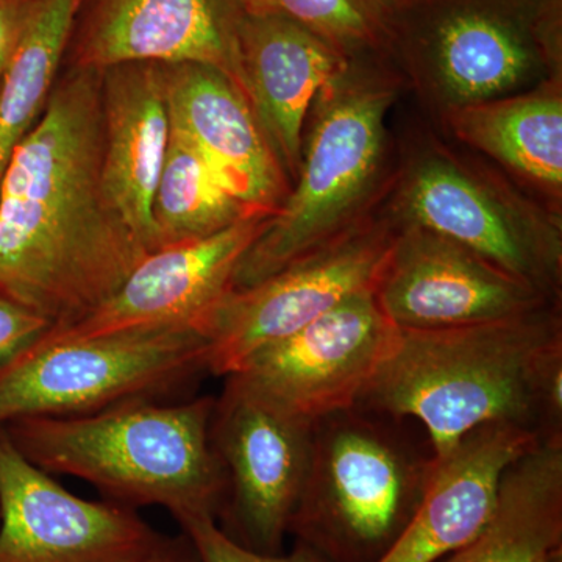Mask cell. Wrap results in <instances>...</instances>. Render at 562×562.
<instances>
[{"mask_svg":"<svg viewBox=\"0 0 562 562\" xmlns=\"http://www.w3.org/2000/svg\"><path fill=\"white\" fill-rule=\"evenodd\" d=\"M254 214L268 213L247 209L225 190L198 151L171 128L151 203L158 249L206 238Z\"/></svg>","mask_w":562,"mask_h":562,"instance_id":"cell-23","label":"cell"},{"mask_svg":"<svg viewBox=\"0 0 562 562\" xmlns=\"http://www.w3.org/2000/svg\"><path fill=\"white\" fill-rule=\"evenodd\" d=\"M52 325L38 314L0 297V364L50 330Z\"/></svg>","mask_w":562,"mask_h":562,"instance_id":"cell-26","label":"cell"},{"mask_svg":"<svg viewBox=\"0 0 562 562\" xmlns=\"http://www.w3.org/2000/svg\"><path fill=\"white\" fill-rule=\"evenodd\" d=\"M139 562H201L194 546L184 532L176 538L162 536L154 550Z\"/></svg>","mask_w":562,"mask_h":562,"instance_id":"cell-28","label":"cell"},{"mask_svg":"<svg viewBox=\"0 0 562 562\" xmlns=\"http://www.w3.org/2000/svg\"><path fill=\"white\" fill-rule=\"evenodd\" d=\"M161 538L136 509L66 491L0 428V562H139Z\"/></svg>","mask_w":562,"mask_h":562,"instance_id":"cell-12","label":"cell"},{"mask_svg":"<svg viewBox=\"0 0 562 562\" xmlns=\"http://www.w3.org/2000/svg\"><path fill=\"white\" fill-rule=\"evenodd\" d=\"M438 562H562V441L514 461L483 530Z\"/></svg>","mask_w":562,"mask_h":562,"instance_id":"cell-21","label":"cell"},{"mask_svg":"<svg viewBox=\"0 0 562 562\" xmlns=\"http://www.w3.org/2000/svg\"><path fill=\"white\" fill-rule=\"evenodd\" d=\"M33 7L35 0H0V80L20 46Z\"/></svg>","mask_w":562,"mask_h":562,"instance_id":"cell-27","label":"cell"},{"mask_svg":"<svg viewBox=\"0 0 562 562\" xmlns=\"http://www.w3.org/2000/svg\"><path fill=\"white\" fill-rule=\"evenodd\" d=\"M179 524L181 532L188 536L201 562H328L301 542H295L294 550L290 553L254 552L233 541L216 519L205 514L184 517Z\"/></svg>","mask_w":562,"mask_h":562,"instance_id":"cell-25","label":"cell"},{"mask_svg":"<svg viewBox=\"0 0 562 562\" xmlns=\"http://www.w3.org/2000/svg\"><path fill=\"white\" fill-rule=\"evenodd\" d=\"M387 55L439 121L562 79V0H394Z\"/></svg>","mask_w":562,"mask_h":562,"instance_id":"cell-5","label":"cell"},{"mask_svg":"<svg viewBox=\"0 0 562 562\" xmlns=\"http://www.w3.org/2000/svg\"><path fill=\"white\" fill-rule=\"evenodd\" d=\"M541 442L513 425H487L465 436L435 464L424 501L379 562H438L472 541L491 519L503 476Z\"/></svg>","mask_w":562,"mask_h":562,"instance_id":"cell-17","label":"cell"},{"mask_svg":"<svg viewBox=\"0 0 562 562\" xmlns=\"http://www.w3.org/2000/svg\"><path fill=\"white\" fill-rule=\"evenodd\" d=\"M117 403L70 417H29L7 425L11 442L47 473L92 484L127 508L160 506L173 519H217L227 492L211 439L216 398L161 405Z\"/></svg>","mask_w":562,"mask_h":562,"instance_id":"cell-4","label":"cell"},{"mask_svg":"<svg viewBox=\"0 0 562 562\" xmlns=\"http://www.w3.org/2000/svg\"><path fill=\"white\" fill-rule=\"evenodd\" d=\"M147 254L103 187L101 72L65 66L0 179V297L69 327Z\"/></svg>","mask_w":562,"mask_h":562,"instance_id":"cell-1","label":"cell"},{"mask_svg":"<svg viewBox=\"0 0 562 562\" xmlns=\"http://www.w3.org/2000/svg\"><path fill=\"white\" fill-rule=\"evenodd\" d=\"M358 406L419 422L436 461L487 425L562 441L561 306L443 330H398Z\"/></svg>","mask_w":562,"mask_h":562,"instance_id":"cell-2","label":"cell"},{"mask_svg":"<svg viewBox=\"0 0 562 562\" xmlns=\"http://www.w3.org/2000/svg\"><path fill=\"white\" fill-rule=\"evenodd\" d=\"M247 14L297 22L351 58L386 57L394 0H243Z\"/></svg>","mask_w":562,"mask_h":562,"instance_id":"cell-24","label":"cell"},{"mask_svg":"<svg viewBox=\"0 0 562 562\" xmlns=\"http://www.w3.org/2000/svg\"><path fill=\"white\" fill-rule=\"evenodd\" d=\"M160 66L172 131L247 209L276 213L291 181L244 92L211 66Z\"/></svg>","mask_w":562,"mask_h":562,"instance_id":"cell-16","label":"cell"},{"mask_svg":"<svg viewBox=\"0 0 562 562\" xmlns=\"http://www.w3.org/2000/svg\"><path fill=\"white\" fill-rule=\"evenodd\" d=\"M211 439L227 479L220 527L254 552L281 553L308 475L313 424L227 379Z\"/></svg>","mask_w":562,"mask_h":562,"instance_id":"cell-10","label":"cell"},{"mask_svg":"<svg viewBox=\"0 0 562 562\" xmlns=\"http://www.w3.org/2000/svg\"><path fill=\"white\" fill-rule=\"evenodd\" d=\"M373 295L398 330H443L561 305L471 250L412 225H397Z\"/></svg>","mask_w":562,"mask_h":562,"instance_id":"cell-14","label":"cell"},{"mask_svg":"<svg viewBox=\"0 0 562 562\" xmlns=\"http://www.w3.org/2000/svg\"><path fill=\"white\" fill-rule=\"evenodd\" d=\"M271 214H254L225 231L147 254L120 290L69 327L50 328L44 341H70L146 328L192 327L233 290L244 255Z\"/></svg>","mask_w":562,"mask_h":562,"instance_id":"cell-15","label":"cell"},{"mask_svg":"<svg viewBox=\"0 0 562 562\" xmlns=\"http://www.w3.org/2000/svg\"><path fill=\"white\" fill-rule=\"evenodd\" d=\"M395 235L397 224L380 206L335 243L251 286L228 291L199 328L206 341V371L232 375L257 351L351 295L375 290Z\"/></svg>","mask_w":562,"mask_h":562,"instance_id":"cell-9","label":"cell"},{"mask_svg":"<svg viewBox=\"0 0 562 562\" xmlns=\"http://www.w3.org/2000/svg\"><path fill=\"white\" fill-rule=\"evenodd\" d=\"M350 58L286 18H244L241 66L247 99L291 184L301 169L313 103Z\"/></svg>","mask_w":562,"mask_h":562,"instance_id":"cell-18","label":"cell"},{"mask_svg":"<svg viewBox=\"0 0 562 562\" xmlns=\"http://www.w3.org/2000/svg\"><path fill=\"white\" fill-rule=\"evenodd\" d=\"M465 149L495 162L561 213L562 79L495 101L450 111L438 121Z\"/></svg>","mask_w":562,"mask_h":562,"instance_id":"cell-20","label":"cell"},{"mask_svg":"<svg viewBox=\"0 0 562 562\" xmlns=\"http://www.w3.org/2000/svg\"><path fill=\"white\" fill-rule=\"evenodd\" d=\"M397 339L373 291L360 292L251 355L227 379L314 424L358 406Z\"/></svg>","mask_w":562,"mask_h":562,"instance_id":"cell-11","label":"cell"},{"mask_svg":"<svg viewBox=\"0 0 562 562\" xmlns=\"http://www.w3.org/2000/svg\"><path fill=\"white\" fill-rule=\"evenodd\" d=\"M83 0H35L31 21L0 80V179L11 155L38 124Z\"/></svg>","mask_w":562,"mask_h":562,"instance_id":"cell-22","label":"cell"},{"mask_svg":"<svg viewBox=\"0 0 562 562\" xmlns=\"http://www.w3.org/2000/svg\"><path fill=\"white\" fill-rule=\"evenodd\" d=\"M435 464L382 414H328L313 424L290 535L328 562H379L419 509Z\"/></svg>","mask_w":562,"mask_h":562,"instance_id":"cell-7","label":"cell"},{"mask_svg":"<svg viewBox=\"0 0 562 562\" xmlns=\"http://www.w3.org/2000/svg\"><path fill=\"white\" fill-rule=\"evenodd\" d=\"M246 14L243 0H83L65 66L101 72L125 63H199L220 69L247 98Z\"/></svg>","mask_w":562,"mask_h":562,"instance_id":"cell-13","label":"cell"},{"mask_svg":"<svg viewBox=\"0 0 562 562\" xmlns=\"http://www.w3.org/2000/svg\"><path fill=\"white\" fill-rule=\"evenodd\" d=\"M206 371L192 327L146 328L31 346L0 364V428L29 417H70L154 398Z\"/></svg>","mask_w":562,"mask_h":562,"instance_id":"cell-8","label":"cell"},{"mask_svg":"<svg viewBox=\"0 0 562 562\" xmlns=\"http://www.w3.org/2000/svg\"><path fill=\"white\" fill-rule=\"evenodd\" d=\"M403 87L390 58L360 57L322 88L290 194L244 255L233 290L335 243L380 210L395 169L387 120Z\"/></svg>","mask_w":562,"mask_h":562,"instance_id":"cell-3","label":"cell"},{"mask_svg":"<svg viewBox=\"0 0 562 562\" xmlns=\"http://www.w3.org/2000/svg\"><path fill=\"white\" fill-rule=\"evenodd\" d=\"M102 180L110 203L147 251L158 249L151 203L171 120L158 63L101 70Z\"/></svg>","mask_w":562,"mask_h":562,"instance_id":"cell-19","label":"cell"},{"mask_svg":"<svg viewBox=\"0 0 562 562\" xmlns=\"http://www.w3.org/2000/svg\"><path fill=\"white\" fill-rule=\"evenodd\" d=\"M382 206L395 224L449 239L561 302V213L494 162L420 133L402 149Z\"/></svg>","mask_w":562,"mask_h":562,"instance_id":"cell-6","label":"cell"}]
</instances>
